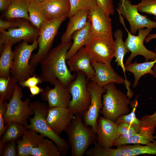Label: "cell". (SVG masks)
Listing matches in <instances>:
<instances>
[{"label": "cell", "instance_id": "obj_1", "mask_svg": "<svg viewBox=\"0 0 156 156\" xmlns=\"http://www.w3.org/2000/svg\"><path fill=\"white\" fill-rule=\"evenodd\" d=\"M72 42H61L51 49L40 63L41 74L40 77L43 82L54 86L56 81L59 80L67 87L76 77L72 74L66 63V55Z\"/></svg>", "mask_w": 156, "mask_h": 156}, {"label": "cell", "instance_id": "obj_2", "mask_svg": "<svg viewBox=\"0 0 156 156\" xmlns=\"http://www.w3.org/2000/svg\"><path fill=\"white\" fill-rule=\"evenodd\" d=\"M72 156H83L97 141V135L92 127L83 122L79 114H74L69 125L65 131Z\"/></svg>", "mask_w": 156, "mask_h": 156}, {"label": "cell", "instance_id": "obj_3", "mask_svg": "<svg viewBox=\"0 0 156 156\" xmlns=\"http://www.w3.org/2000/svg\"><path fill=\"white\" fill-rule=\"evenodd\" d=\"M29 105L34 110V114L33 117L29 118L30 124L27 127V129L33 130L53 141L61 155H66L70 148L68 142L54 132L46 121L49 109L47 103L35 101L30 102Z\"/></svg>", "mask_w": 156, "mask_h": 156}, {"label": "cell", "instance_id": "obj_4", "mask_svg": "<svg viewBox=\"0 0 156 156\" xmlns=\"http://www.w3.org/2000/svg\"><path fill=\"white\" fill-rule=\"evenodd\" d=\"M103 87L106 91L102 96L103 107L100 113L114 122L121 116L129 113V105L131 101L127 94L117 89L113 83Z\"/></svg>", "mask_w": 156, "mask_h": 156}, {"label": "cell", "instance_id": "obj_5", "mask_svg": "<svg viewBox=\"0 0 156 156\" xmlns=\"http://www.w3.org/2000/svg\"><path fill=\"white\" fill-rule=\"evenodd\" d=\"M38 47L37 40L31 44L22 41L15 47L10 74L18 83L34 75L36 67L30 63L33 51Z\"/></svg>", "mask_w": 156, "mask_h": 156}, {"label": "cell", "instance_id": "obj_6", "mask_svg": "<svg viewBox=\"0 0 156 156\" xmlns=\"http://www.w3.org/2000/svg\"><path fill=\"white\" fill-rule=\"evenodd\" d=\"M88 81L85 74L79 71L68 86L72 96L68 108L73 114H79L83 117L90 106L91 96L87 89Z\"/></svg>", "mask_w": 156, "mask_h": 156}, {"label": "cell", "instance_id": "obj_7", "mask_svg": "<svg viewBox=\"0 0 156 156\" xmlns=\"http://www.w3.org/2000/svg\"><path fill=\"white\" fill-rule=\"evenodd\" d=\"M67 16L66 15L58 19L48 21L42 25L37 40L38 49L31 57L30 63L31 65L36 67L46 56L60 25Z\"/></svg>", "mask_w": 156, "mask_h": 156}, {"label": "cell", "instance_id": "obj_8", "mask_svg": "<svg viewBox=\"0 0 156 156\" xmlns=\"http://www.w3.org/2000/svg\"><path fill=\"white\" fill-rule=\"evenodd\" d=\"M23 97L21 89L17 84L14 94L8 103L3 117L5 125L10 122H15L27 127L28 125V119L30 116L34 114V111L29 105V99L27 98L23 101L21 99Z\"/></svg>", "mask_w": 156, "mask_h": 156}, {"label": "cell", "instance_id": "obj_9", "mask_svg": "<svg viewBox=\"0 0 156 156\" xmlns=\"http://www.w3.org/2000/svg\"><path fill=\"white\" fill-rule=\"evenodd\" d=\"M120 22L127 33L128 35L124 42L125 46L131 54L126 60L125 64L131 62L133 59L138 55L143 56L145 61H149L150 60H154L156 59V52L147 49L144 46V42L146 36L149 34L153 29L146 28L139 29L137 36L132 34L126 28L122 16L119 14Z\"/></svg>", "mask_w": 156, "mask_h": 156}, {"label": "cell", "instance_id": "obj_10", "mask_svg": "<svg viewBox=\"0 0 156 156\" xmlns=\"http://www.w3.org/2000/svg\"><path fill=\"white\" fill-rule=\"evenodd\" d=\"M93 156H135L141 155H156V139L148 144H126L112 148H104L96 144L93 147Z\"/></svg>", "mask_w": 156, "mask_h": 156}, {"label": "cell", "instance_id": "obj_11", "mask_svg": "<svg viewBox=\"0 0 156 156\" xmlns=\"http://www.w3.org/2000/svg\"><path fill=\"white\" fill-rule=\"evenodd\" d=\"M18 19L19 24L17 27L7 30H0V51L5 43H9L13 45L22 40L33 42L38 38L40 30L35 27L29 21Z\"/></svg>", "mask_w": 156, "mask_h": 156}, {"label": "cell", "instance_id": "obj_12", "mask_svg": "<svg viewBox=\"0 0 156 156\" xmlns=\"http://www.w3.org/2000/svg\"><path fill=\"white\" fill-rule=\"evenodd\" d=\"M84 47L90 56L92 63L101 62L111 65L115 50L113 36L100 38L93 36Z\"/></svg>", "mask_w": 156, "mask_h": 156}, {"label": "cell", "instance_id": "obj_13", "mask_svg": "<svg viewBox=\"0 0 156 156\" xmlns=\"http://www.w3.org/2000/svg\"><path fill=\"white\" fill-rule=\"evenodd\" d=\"M117 11L127 20L130 32L133 35L139 29L144 27L156 28V22L139 13L136 5L132 4L130 0H119Z\"/></svg>", "mask_w": 156, "mask_h": 156}, {"label": "cell", "instance_id": "obj_14", "mask_svg": "<svg viewBox=\"0 0 156 156\" xmlns=\"http://www.w3.org/2000/svg\"><path fill=\"white\" fill-rule=\"evenodd\" d=\"M87 87L91 95V101L88 109L82 117L83 120L86 125L91 127L96 133L99 115L103 107L102 96L106 90L91 80L88 82Z\"/></svg>", "mask_w": 156, "mask_h": 156}, {"label": "cell", "instance_id": "obj_15", "mask_svg": "<svg viewBox=\"0 0 156 156\" xmlns=\"http://www.w3.org/2000/svg\"><path fill=\"white\" fill-rule=\"evenodd\" d=\"M51 88L47 86L41 93V99L47 102L49 108L55 107L68 108L72 96L68 86L65 87L58 79Z\"/></svg>", "mask_w": 156, "mask_h": 156}, {"label": "cell", "instance_id": "obj_16", "mask_svg": "<svg viewBox=\"0 0 156 156\" xmlns=\"http://www.w3.org/2000/svg\"><path fill=\"white\" fill-rule=\"evenodd\" d=\"M88 19L93 36L100 38L113 36L111 19L97 5L89 11Z\"/></svg>", "mask_w": 156, "mask_h": 156}, {"label": "cell", "instance_id": "obj_17", "mask_svg": "<svg viewBox=\"0 0 156 156\" xmlns=\"http://www.w3.org/2000/svg\"><path fill=\"white\" fill-rule=\"evenodd\" d=\"M97 144L104 148L113 146L114 141L119 137L118 125L103 116L99 117L96 131Z\"/></svg>", "mask_w": 156, "mask_h": 156}, {"label": "cell", "instance_id": "obj_18", "mask_svg": "<svg viewBox=\"0 0 156 156\" xmlns=\"http://www.w3.org/2000/svg\"><path fill=\"white\" fill-rule=\"evenodd\" d=\"M73 116L68 108H49L46 121L51 129L60 135L69 125Z\"/></svg>", "mask_w": 156, "mask_h": 156}, {"label": "cell", "instance_id": "obj_19", "mask_svg": "<svg viewBox=\"0 0 156 156\" xmlns=\"http://www.w3.org/2000/svg\"><path fill=\"white\" fill-rule=\"evenodd\" d=\"M66 63L70 72H82L86 75L88 81L91 80L94 75L95 71L90 56L84 46L67 59Z\"/></svg>", "mask_w": 156, "mask_h": 156}, {"label": "cell", "instance_id": "obj_20", "mask_svg": "<svg viewBox=\"0 0 156 156\" xmlns=\"http://www.w3.org/2000/svg\"><path fill=\"white\" fill-rule=\"evenodd\" d=\"M92 64L95 73L91 80L98 85L104 87L110 83H124L125 79L115 71L111 65L101 62Z\"/></svg>", "mask_w": 156, "mask_h": 156}, {"label": "cell", "instance_id": "obj_21", "mask_svg": "<svg viewBox=\"0 0 156 156\" xmlns=\"http://www.w3.org/2000/svg\"><path fill=\"white\" fill-rule=\"evenodd\" d=\"M48 21L60 18L67 15L70 10L69 0H47L40 3Z\"/></svg>", "mask_w": 156, "mask_h": 156}, {"label": "cell", "instance_id": "obj_22", "mask_svg": "<svg viewBox=\"0 0 156 156\" xmlns=\"http://www.w3.org/2000/svg\"><path fill=\"white\" fill-rule=\"evenodd\" d=\"M44 138L34 131L28 129L16 141L17 156H30L33 150L38 146Z\"/></svg>", "mask_w": 156, "mask_h": 156}, {"label": "cell", "instance_id": "obj_23", "mask_svg": "<svg viewBox=\"0 0 156 156\" xmlns=\"http://www.w3.org/2000/svg\"><path fill=\"white\" fill-rule=\"evenodd\" d=\"M155 131L154 127L142 126L139 132L129 137L124 138L119 136L114 142L113 146L131 144H147L156 139V135H153Z\"/></svg>", "mask_w": 156, "mask_h": 156}, {"label": "cell", "instance_id": "obj_24", "mask_svg": "<svg viewBox=\"0 0 156 156\" xmlns=\"http://www.w3.org/2000/svg\"><path fill=\"white\" fill-rule=\"evenodd\" d=\"M89 11H78L69 18L66 30L61 37V42L71 41L73 34L85 26L88 21Z\"/></svg>", "mask_w": 156, "mask_h": 156}, {"label": "cell", "instance_id": "obj_25", "mask_svg": "<svg viewBox=\"0 0 156 156\" xmlns=\"http://www.w3.org/2000/svg\"><path fill=\"white\" fill-rule=\"evenodd\" d=\"M90 22L87 23L83 28L75 32L71 37L72 44L66 55V60L74 55L82 47L85 46L93 36Z\"/></svg>", "mask_w": 156, "mask_h": 156}, {"label": "cell", "instance_id": "obj_26", "mask_svg": "<svg viewBox=\"0 0 156 156\" xmlns=\"http://www.w3.org/2000/svg\"><path fill=\"white\" fill-rule=\"evenodd\" d=\"M123 33L122 29H117L115 31L114 36L115 38L114 57L116 59L117 67L122 68L125 75V85L127 89L130 88V82L127 79L125 74V70L123 60L125 54L129 52L126 48L123 40Z\"/></svg>", "mask_w": 156, "mask_h": 156}, {"label": "cell", "instance_id": "obj_27", "mask_svg": "<svg viewBox=\"0 0 156 156\" xmlns=\"http://www.w3.org/2000/svg\"><path fill=\"white\" fill-rule=\"evenodd\" d=\"M31 0H11L4 16L7 20L23 19L29 21L28 8Z\"/></svg>", "mask_w": 156, "mask_h": 156}, {"label": "cell", "instance_id": "obj_28", "mask_svg": "<svg viewBox=\"0 0 156 156\" xmlns=\"http://www.w3.org/2000/svg\"><path fill=\"white\" fill-rule=\"evenodd\" d=\"M156 63V59L150 61L138 63L136 60L133 63L130 62L125 64L126 71L132 73L134 75V81L133 85V88L136 87L140 78L147 74L152 75L153 68Z\"/></svg>", "mask_w": 156, "mask_h": 156}, {"label": "cell", "instance_id": "obj_29", "mask_svg": "<svg viewBox=\"0 0 156 156\" xmlns=\"http://www.w3.org/2000/svg\"><path fill=\"white\" fill-rule=\"evenodd\" d=\"M6 124L7 126L6 130L0 137V153L5 143L11 141H16L28 129L27 127L17 122H11Z\"/></svg>", "mask_w": 156, "mask_h": 156}, {"label": "cell", "instance_id": "obj_30", "mask_svg": "<svg viewBox=\"0 0 156 156\" xmlns=\"http://www.w3.org/2000/svg\"><path fill=\"white\" fill-rule=\"evenodd\" d=\"M12 46L9 43H5L0 51V77H7L11 75L10 70L14 57V51L12 50Z\"/></svg>", "mask_w": 156, "mask_h": 156}, {"label": "cell", "instance_id": "obj_31", "mask_svg": "<svg viewBox=\"0 0 156 156\" xmlns=\"http://www.w3.org/2000/svg\"><path fill=\"white\" fill-rule=\"evenodd\" d=\"M61 155L55 143L45 138L33 150L31 154V156H60Z\"/></svg>", "mask_w": 156, "mask_h": 156}, {"label": "cell", "instance_id": "obj_32", "mask_svg": "<svg viewBox=\"0 0 156 156\" xmlns=\"http://www.w3.org/2000/svg\"><path fill=\"white\" fill-rule=\"evenodd\" d=\"M29 21L35 27L40 30L41 26L48 21L40 5L35 0H31L28 8Z\"/></svg>", "mask_w": 156, "mask_h": 156}, {"label": "cell", "instance_id": "obj_33", "mask_svg": "<svg viewBox=\"0 0 156 156\" xmlns=\"http://www.w3.org/2000/svg\"><path fill=\"white\" fill-rule=\"evenodd\" d=\"M17 82L11 75L0 77V100L9 101L15 92Z\"/></svg>", "mask_w": 156, "mask_h": 156}, {"label": "cell", "instance_id": "obj_34", "mask_svg": "<svg viewBox=\"0 0 156 156\" xmlns=\"http://www.w3.org/2000/svg\"><path fill=\"white\" fill-rule=\"evenodd\" d=\"M70 10L68 15L69 18L77 12L81 10H90L96 5V0H69Z\"/></svg>", "mask_w": 156, "mask_h": 156}, {"label": "cell", "instance_id": "obj_35", "mask_svg": "<svg viewBox=\"0 0 156 156\" xmlns=\"http://www.w3.org/2000/svg\"><path fill=\"white\" fill-rule=\"evenodd\" d=\"M138 106V102L136 100L131 112L119 117L115 122L117 125L125 123L132 126L139 133L142 126L141 121L136 116L135 112Z\"/></svg>", "mask_w": 156, "mask_h": 156}, {"label": "cell", "instance_id": "obj_36", "mask_svg": "<svg viewBox=\"0 0 156 156\" xmlns=\"http://www.w3.org/2000/svg\"><path fill=\"white\" fill-rule=\"evenodd\" d=\"M136 5L139 12L146 13L156 17V0H142Z\"/></svg>", "mask_w": 156, "mask_h": 156}, {"label": "cell", "instance_id": "obj_37", "mask_svg": "<svg viewBox=\"0 0 156 156\" xmlns=\"http://www.w3.org/2000/svg\"><path fill=\"white\" fill-rule=\"evenodd\" d=\"M118 125V130L120 136L128 138L138 133L134 127L129 124L121 123Z\"/></svg>", "mask_w": 156, "mask_h": 156}, {"label": "cell", "instance_id": "obj_38", "mask_svg": "<svg viewBox=\"0 0 156 156\" xmlns=\"http://www.w3.org/2000/svg\"><path fill=\"white\" fill-rule=\"evenodd\" d=\"M17 153L16 141H11L4 144L0 156H16Z\"/></svg>", "mask_w": 156, "mask_h": 156}, {"label": "cell", "instance_id": "obj_39", "mask_svg": "<svg viewBox=\"0 0 156 156\" xmlns=\"http://www.w3.org/2000/svg\"><path fill=\"white\" fill-rule=\"evenodd\" d=\"M97 5L108 16L113 15L115 13L113 0H96Z\"/></svg>", "mask_w": 156, "mask_h": 156}, {"label": "cell", "instance_id": "obj_40", "mask_svg": "<svg viewBox=\"0 0 156 156\" xmlns=\"http://www.w3.org/2000/svg\"><path fill=\"white\" fill-rule=\"evenodd\" d=\"M7 101L0 100V137L3 134L7 128V124L5 125L3 117L6 112L8 103Z\"/></svg>", "mask_w": 156, "mask_h": 156}, {"label": "cell", "instance_id": "obj_41", "mask_svg": "<svg viewBox=\"0 0 156 156\" xmlns=\"http://www.w3.org/2000/svg\"><path fill=\"white\" fill-rule=\"evenodd\" d=\"M43 82L40 77L34 75L27 79L18 83L19 85L23 87H31L38 85Z\"/></svg>", "mask_w": 156, "mask_h": 156}, {"label": "cell", "instance_id": "obj_42", "mask_svg": "<svg viewBox=\"0 0 156 156\" xmlns=\"http://www.w3.org/2000/svg\"><path fill=\"white\" fill-rule=\"evenodd\" d=\"M142 126L156 127V110L152 115L142 116L140 119Z\"/></svg>", "mask_w": 156, "mask_h": 156}, {"label": "cell", "instance_id": "obj_43", "mask_svg": "<svg viewBox=\"0 0 156 156\" xmlns=\"http://www.w3.org/2000/svg\"><path fill=\"white\" fill-rule=\"evenodd\" d=\"M18 19L16 21L0 19V30H5L17 27L18 25Z\"/></svg>", "mask_w": 156, "mask_h": 156}, {"label": "cell", "instance_id": "obj_44", "mask_svg": "<svg viewBox=\"0 0 156 156\" xmlns=\"http://www.w3.org/2000/svg\"><path fill=\"white\" fill-rule=\"evenodd\" d=\"M31 94L30 97H33L42 93L44 90L37 85L29 88Z\"/></svg>", "mask_w": 156, "mask_h": 156}, {"label": "cell", "instance_id": "obj_45", "mask_svg": "<svg viewBox=\"0 0 156 156\" xmlns=\"http://www.w3.org/2000/svg\"><path fill=\"white\" fill-rule=\"evenodd\" d=\"M11 2V0H0V10L5 11L8 10Z\"/></svg>", "mask_w": 156, "mask_h": 156}, {"label": "cell", "instance_id": "obj_46", "mask_svg": "<svg viewBox=\"0 0 156 156\" xmlns=\"http://www.w3.org/2000/svg\"><path fill=\"white\" fill-rule=\"evenodd\" d=\"M156 38V34H149L146 37L144 42L146 43H148L151 40Z\"/></svg>", "mask_w": 156, "mask_h": 156}, {"label": "cell", "instance_id": "obj_47", "mask_svg": "<svg viewBox=\"0 0 156 156\" xmlns=\"http://www.w3.org/2000/svg\"><path fill=\"white\" fill-rule=\"evenodd\" d=\"M153 73L152 75L155 78H156V63L154 64L153 68Z\"/></svg>", "mask_w": 156, "mask_h": 156}, {"label": "cell", "instance_id": "obj_48", "mask_svg": "<svg viewBox=\"0 0 156 156\" xmlns=\"http://www.w3.org/2000/svg\"><path fill=\"white\" fill-rule=\"evenodd\" d=\"M35 0L38 1V2L39 3H41L47 0Z\"/></svg>", "mask_w": 156, "mask_h": 156}, {"label": "cell", "instance_id": "obj_49", "mask_svg": "<svg viewBox=\"0 0 156 156\" xmlns=\"http://www.w3.org/2000/svg\"><path fill=\"white\" fill-rule=\"evenodd\" d=\"M155 51H156V46L155 47Z\"/></svg>", "mask_w": 156, "mask_h": 156}, {"label": "cell", "instance_id": "obj_50", "mask_svg": "<svg viewBox=\"0 0 156 156\" xmlns=\"http://www.w3.org/2000/svg\"><path fill=\"white\" fill-rule=\"evenodd\" d=\"M155 20H156V17H155ZM155 22H156V21Z\"/></svg>", "mask_w": 156, "mask_h": 156}, {"label": "cell", "instance_id": "obj_51", "mask_svg": "<svg viewBox=\"0 0 156 156\" xmlns=\"http://www.w3.org/2000/svg\"><path fill=\"white\" fill-rule=\"evenodd\" d=\"M155 134H156V132H155Z\"/></svg>", "mask_w": 156, "mask_h": 156}]
</instances>
